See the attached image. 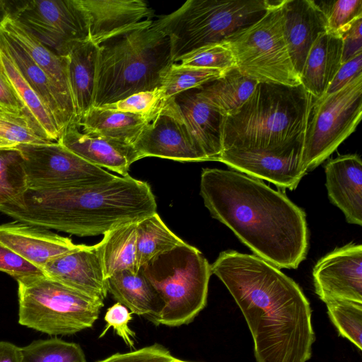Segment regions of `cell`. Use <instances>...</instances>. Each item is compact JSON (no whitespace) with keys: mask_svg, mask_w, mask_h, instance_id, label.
Returning <instances> with one entry per match:
<instances>
[{"mask_svg":"<svg viewBox=\"0 0 362 362\" xmlns=\"http://www.w3.org/2000/svg\"><path fill=\"white\" fill-rule=\"evenodd\" d=\"M169 100L206 161H218L222 151L224 116L203 99L197 89L183 91Z\"/></svg>","mask_w":362,"mask_h":362,"instance_id":"obj_17","label":"cell"},{"mask_svg":"<svg viewBox=\"0 0 362 362\" xmlns=\"http://www.w3.org/2000/svg\"><path fill=\"white\" fill-rule=\"evenodd\" d=\"M313 275L315 293L324 303H362V245L350 243L328 253L315 264Z\"/></svg>","mask_w":362,"mask_h":362,"instance_id":"obj_14","label":"cell"},{"mask_svg":"<svg viewBox=\"0 0 362 362\" xmlns=\"http://www.w3.org/2000/svg\"><path fill=\"white\" fill-rule=\"evenodd\" d=\"M42 271L49 278L92 298L104 302L107 297V279L97 244H80L47 262Z\"/></svg>","mask_w":362,"mask_h":362,"instance_id":"obj_16","label":"cell"},{"mask_svg":"<svg viewBox=\"0 0 362 362\" xmlns=\"http://www.w3.org/2000/svg\"><path fill=\"white\" fill-rule=\"evenodd\" d=\"M186 243L169 229L157 213L139 221L136 226L138 270L155 257Z\"/></svg>","mask_w":362,"mask_h":362,"instance_id":"obj_31","label":"cell"},{"mask_svg":"<svg viewBox=\"0 0 362 362\" xmlns=\"http://www.w3.org/2000/svg\"><path fill=\"white\" fill-rule=\"evenodd\" d=\"M98 46L90 40L75 47L69 57V78L76 124L93 107Z\"/></svg>","mask_w":362,"mask_h":362,"instance_id":"obj_28","label":"cell"},{"mask_svg":"<svg viewBox=\"0 0 362 362\" xmlns=\"http://www.w3.org/2000/svg\"><path fill=\"white\" fill-rule=\"evenodd\" d=\"M327 17V33L336 34L354 19L362 16V0L320 1Z\"/></svg>","mask_w":362,"mask_h":362,"instance_id":"obj_39","label":"cell"},{"mask_svg":"<svg viewBox=\"0 0 362 362\" xmlns=\"http://www.w3.org/2000/svg\"><path fill=\"white\" fill-rule=\"evenodd\" d=\"M156 288L164 308L155 325L179 327L192 322L205 308L211 265L186 243L160 254L139 269Z\"/></svg>","mask_w":362,"mask_h":362,"instance_id":"obj_7","label":"cell"},{"mask_svg":"<svg viewBox=\"0 0 362 362\" xmlns=\"http://www.w3.org/2000/svg\"><path fill=\"white\" fill-rule=\"evenodd\" d=\"M88 17L89 40H108L153 24V11L142 0H80Z\"/></svg>","mask_w":362,"mask_h":362,"instance_id":"obj_15","label":"cell"},{"mask_svg":"<svg viewBox=\"0 0 362 362\" xmlns=\"http://www.w3.org/2000/svg\"><path fill=\"white\" fill-rule=\"evenodd\" d=\"M15 9V0H0V29L7 18L11 17Z\"/></svg>","mask_w":362,"mask_h":362,"instance_id":"obj_47","label":"cell"},{"mask_svg":"<svg viewBox=\"0 0 362 362\" xmlns=\"http://www.w3.org/2000/svg\"><path fill=\"white\" fill-rule=\"evenodd\" d=\"M9 18L59 56H68L89 40L88 17L80 0H15Z\"/></svg>","mask_w":362,"mask_h":362,"instance_id":"obj_11","label":"cell"},{"mask_svg":"<svg viewBox=\"0 0 362 362\" xmlns=\"http://www.w3.org/2000/svg\"><path fill=\"white\" fill-rule=\"evenodd\" d=\"M281 1H273L260 18L226 41L242 74L258 83L296 86L300 79L284 36Z\"/></svg>","mask_w":362,"mask_h":362,"instance_id":"obj_9","label":"cell"},{"mask_svg":"<svg viewBox=\"0 0 362 362\" xmlns=\"http://www.w3.org/2000/svg\"><path fill=\"white\" fill-rule=\"evenodd\" d=\"M313 101L302 85L257 83L247 100L223 118L222 151L228 149L230 163L252 173L296 167Z\"/></svg>","mask_w":362,"mask_h":362,"instance_id":"obj_3","label":"cell"},{"mask_svg":"<svg viewBox=\"0 0 362 362\" xmlns=\"http://www.w3.org/2000/svg\"><path fill=\"white\" fill-rule=\"evenodd\" d=\"M137 222L113 228L105 233L101 241L97 243L106 279L122 270L139 271L136 266Z\"/></svg>","mask_w":362,"mask_h":362,"instance_id":"obj_29","label":"cell"},{"mask_svg":"<svg viewBox=\"0 0 362 362\" xmlns=\"http://www.w3.org/2000/svg\"><path fill=\"white\" fill-rule=\"evenodd\" d=\"M172 60L168 37L153 24L98 46L93 107L160 86Z\"/></svg>","mask_w":362,"mask_h":362,"instance_id":"obj_5","label":"cell"},{"mask_svg":"<svg viewBox=\"0 0 362 362\" xmlns=\"http://www.w3.org/2000/svg\"><path fill=\"white\" fill-rule=\"evenodd\" d=\"M0 271L15 279L45 274L42 269L32 264L0 243Z\"/></svg>","mask_w":362,"mask_h":362,"instance_id":"obj_42","label":"cell"},{"mask_svg":"<svg viewBox=\"0 0 362 362\" xmlns=\"http://www.w3.org/2000/svg\"><path fill=\"white\" fill-rule=\"evenodd\" d=\"M57 142L87 162L123 177L139 160L133 145L85 134L76 123L69 124Z\"/></svg>","mask_w":362,"mask_h":362,"instance_id":"obj_20","label":"cell"},{"mask_svg":"<svg viewBox=\"0 0 362 362\" xmlns=\"http://www.w3.org/2000/svg\"><path fill=\"white\" fill-rule=\"evenodd\" d=\"M162 344L155 343L127 353H117L97 362H171L174 358Z\"/></svg>","mask_w":362,"mask_h":362,"instance_id":"obj_41","label":"cell"},{"mask_svg":"<svg viewBox=\"0 0 362 362\" xmlns=\"http://www.w3.org/2000/svg\"><path fill=\"white\" fill-rule=\"evenodd\" d=\"M132 145L139 159L158 157L180 162L206 161L169 99Z\"/></svg>","mask_w":362,"mask_h":362,"instance_id":"obj_13","label":"cell"},{"mask_svg":"<svg viewBox=\"0 0 362 362\" xmlns=\"http://www.w3.org/2000/svg\"><path fill=\"white\" fill-rule=\"evenodd\" d=\"M240 308L257 362H306L315 335L310 303L279 268L253 255L221 252L211 265Z\"/></svg>","mask_w":362,"mask_h":362,"instance_id":"obj_1","label":"cell"},{"mask_svg":"<svg viewBox=\"0 0 362 362\" xmlns=\"http://www.w3.org/2000/svg\"><path fill=\"white\" fill-rule=\"evenodd\" d=\"M342 40L327 32L320 34L307 55L300 84L313 99L325 95L341 64Z\"/></svg>","mask_w":362,"mask_h":362,"instance_id":"obj_23","label":"cell"},{"mask_svg":"<svg viewBox=\"0 0 362 362\" xmlns=\"http://www.w3.org/2000/svg\"><path fill=\"white\" fill-rule=\"evenodd\" d=\"M362 116V74L341 90L313 99L304 135L302 163L308 172L337 150Z\"/></svg>","mask_w":362,"mask_h":362,"instance_id":"obj_10","label":"cell"},{"mask_svg":"<svg viewBox=\"0 0 362 362\" xmlns=\"http://www.w3.org/2000/svg\"><path fill=\"white\" fill-rule=\"evenodd\" d=\"M0 41L21 73L46 105L59 127L61 135L72 123H76L74 103L66 97L52 79L12 38L0 30Z\"/></svg>","mask_w":362,"mask_h":362,"instance_id":"obj_21","label":"cell"},{"mask_svg":"<svg viewBox=\"0 0 362 362\" xmlns=\"http://www.w3.org/2000/svg\"><path fill=\"white\" fill-rule=\"evenodd\" d=\"M21 354L22 362H87L79 344L57 337L33 341Z\"/></svg>","mask_w":362,"mask_h":362,"instance_id":"obj_34","label":"cell"},{"mask_svg":"<svg viewBox=\"0 0 362 362\" xmlns=\"http://www.w3.org/2000/svg\"><path fill=\"white\" fill-rule=\"evenodd\" d=\"M0 108L15 114L25 113L28 115L24 105L21 103L14 88L11 86V83L9 82L1 67Z\"/></svg>","mask_w":362,"mask_h":362,"instance_id":"obj_45","label":"cell"},{"mask_svg":"<svg viewBox=\"0 0 362 362\" xmlns=\"http://www.w3.org/2000/svg\"><path fill=\"white\" fill-rule=\"evenodd\" d=\"M0 139L16 146L47 144L25 113L15 114L0 108Z\"/></svg>","mask_w":362,"mask_h":362,"instance_id":"obj_36","label":"cell"},{"mask_svg":"<svg viewBox=\"0 0 362 362\" xmlns=\"http://www.w3.org/2000/svg\"><path fill=\"white\" fill-rule=\"evenodd\" d=\"M327 314L339 334L362 349V303L343 299L325 302Z\"/></svg>","mask_w":362,"mask_h":362,"instance_id":"obj_35","label":"cell"},{"mask_svg":"<svg viewBox=\"0 0 362 362\" xmlns=\"http://www.w3.org/2000/svg\"><path fill=\"white\" fill-rule=\"evenodd\" d=\"M281 9L286 42L300 76L313 42L327 32L326 13L320 3L313 0H282Z\"/></svg>","mask_w":362,"mask_h":362,"instance_id":"obj_19","label":"cell"},{"mask_svg":"<svg viewBox=\"0 0 362 362\" xmlns=\"http://www.w3.org/2000/svg\"><path fill=\"white\" fill-rule=\"evenodd\" d=\"M28 189H43L107 182L117 175L94 165L57 141L21 144Z\"/></svg>","mask_w":362,"mask_h":362,"instance_id":"obj_12","label":"cell"},{"mask_svg":"<svg viewBox=\"0 0 362 362\" xmlns=\"http://www.w3.org/2000/svg\"><path fill=\"white\" fill-rule=\"evenodd\" d=\"M171 362H192V361H184V360L177 358L176 357H174V358L171 361Z\"/></svg>","mask_w":362,"mask_h":362,"instance_id":"obj_49","label":"cell"},{"mask_svg":"<svg viewBox=\"0 0 362 362\" xmlns=\"http://www.w3.org/2000/svg\"><path fill=\"white\" fill-rule=\"evenodd\" d=\"M362 16L354 19L336 34L342 40L341 64L362 53Z\"/></svg>","mask_w":362,"mask_h":362,"instance_id":"obj_43","label":"cell"},{"mask_svg":"<svg viewBox=\"0 0 362 362\" xmlns=\"http://www.w3.org/2000/svg\"><path fill=\"white\" fill-rule=\"evenodd\" d=\"M218 69L185 66L173 63L165 73L160 86L164 100L190 89H197L221 77Z\"/></svg>","mask_w":362,"mask_h":362,"instance_id":"obj_33","label":"cell"},{"mask_svg":"<svg viewBox=\"0 0 362 362\" xmlns=\"http://www.w3.org/2000/svg\"><path fill=\"white\" fill-rule=\"evenodd\" d=\"M107 291L132 314L154 323L164 302L151 284L139 270H122L107 279Z\"/></svg>","mask_w":362,"mask_h":362,"instance_id":"obj_24","label":"cell"},{"mask_svg":"<svg viewBox=\"0 0 362 362\" xmlns=\"http://www.w3.org/2000/svg\"><path fill=\"white\" fill-rule=\"evenodd\" d=\"M132 314L127 307L118 302L112 305L105 313L104 320L107 325L99 338L103 337L107 330L112 327L129 347L134 348L136 334L129 326L132 320Z\"/></svg>","mask_w":362,"mask_h":362,"instance_id":"obj_40","label":"cell"},{"mask_svg":"<svg viewBox=\"0 0 362 362\" xmlns=\"http://www.w3.org/2000/svg\"><path fill=\"white\" fill-rule=\"evenodd\" d=\"M16 146H17L15 144H13L10 142H8L5 140L0 139V148H13V147H16Z\"/></svg>","mask_w":362,"mask_h":362,"instance_id":"obj_48","label":"cell"},{"mask_svg":"<svg viewBox=\"0 0 362 362\" xmlns=\"http://www.w3.org/2000/svg\"><path fill=\"white\" fill-rule=\"evenodd\" d=\"M330 202L344 213L349 223L362 224V162L357 154L330 159L325 166Z\"/></svg>","mask_w":362,"mask_h":362,"instance_id":"obj_22","label":"cell"},{"mask_svg":"<svg viewBox=\"0 0 362 362\" xmlns=\"http://www.w3.org/2000/svg\"><path fill=\"white\" fill-rule=\"evenodd\" d=\"M200 194L211 215L256 256L286 269L305 259L306 215L285 193L238 171L204 168Z\"/></svg>","mask_w":362,"mask_h":362,"instance_id":"obj_2","label":"cell"},{"mask_svg":"<svg viewBox=\"0 0 362 362\" xmlns=\"http://www.w3.org/2000/svg\"><path fill=\"white\" fill-rule=\"evenodd\" d=\"M28 189L24 159L16 147L0 148V209L18 202Z\"/></svg>","mask_w":362,"mask_h":362,"instance_id":"obj_32","label":"cell"},{"mask_svg":"<svg viewBox=\"0 0 362 362\" xmlns=\"http://www.w3.org/2000/svg\"><path fill=\"white\" fill-rule=\"evenodd\" d=\"M156 209L148 183L128 175L95 185L28 189L0 212L16 221L85 237L137 222Z\"/></svg>","mask_w":362,"mask_h":362,"instance_id":"obj_4","label":"cell"},{"mask_svg":"<svg viewBox=\"0 0 362 362\" xmlns=\"http://www.w3.org/2000/svg\"><path fill=\"white\" fill-rule=\"evenodd\" d=\"M257 83L234 68L219 78L197 88V91L225 117L235 111L247 100Z\"/></svg>","mask_w":362,"mask_h":362,"instance_id":"obj_30","label":"cell"},{"mask_svg":"<svg viewBox=\"0 0 362 362\" xmlns=\"http://www.w3.org/2000/svg\"><path fill=\"white\" fill-rule=\"evenodd\" d=\"M0 67L40 136L47 141L57 142L61 136V132L55 119L40 96L26 81L1 41Z\"/></svg>","mask_w":362,"mask_h":362,"instance_id":"obj_27","label":"cell"},{"mask_svg":"<svg viewBox=\"0 0 362 362\" xmlns=\"http://www.w3.org/2000/svg\"><path fill=\"white\" fill-rule=\"evenodd\" d=\"M361 74H362V53L341 64L325 95L332 94L341 90Z\"/></svg>","mask_w":362,"mask_h":362,"instance_id":"obj_44","label":"cell"},{"mask_svg":"<svg viewBox=\"0 0 362 362\" xmlns=\"http://www.w3.org/2000/svg\"><path fill=\"white\" fill-rule=\"evenodd\" d=\"M16 280L19 324L49 335H72L92 327L104 306L45 274Z\"/></svg>","mask_w":362,"mask_h":362,"instance_id":"obj_8","label":"cell"},{"mask_svg":"<svg viewBox=\"0 0 362 362\" xmlns=\"http://www.w3.org/2000/svg\"><path fill=\"white\" fill-rule=\"evenodd\" d=\"M180 64L223 72L236 68L234 55L226 40L202 47L184 57Z\"/></svg>","mask_w":362,"mask_h":362,"instance_id":"obj_37","label":"cell"},{"mask_svg":"<svg viewBox=\"0 0 362 362\" xmlns=\"http://www.w3.org/2000/svg\"><path fill=\"white\" fill-rule=\"evenodd\" d=\"M165 103L160 88H157L151 90L136 93L116 103L101 107L141 115L150 122L163 107Z\"/></svg>","mask_w":362,"mask_h":362,"instance_id":"obj_38","label":"cell"},{"mask_svg":"<svg viewBox=\"0 0 362 362\" xmlns=\"http://www.w3.org/2000/svg\"><path fill=\"white\" fill-rule=\"evenodd\" d=\"M0 243L42 270L49 261L79 246L47 228L16 220L0 225Z\"/></svg>","mask_w":362,"mask_h":362,"instance_id":"obj_18","label":"cell"},{"mask_svg":"<svg viewBox=\"0 0 362 362\" xmlns=\"http://www.w3.org/2000/svg\"><path fill=\"white\" fill-rule=\"evenodd\" d=\"M0 362H22L21 348L11 342L0 341Z\"/></svg>","mask_w":362,"mask_h":362,"instance_id":"obj_46","label":"cell"},{"mask_svg":"<svg viewBox=\"0 0 362 362\" xmlns=\"http://www.w3.org/2000/svg\"><path fill=\"white\" fill-rule=\"evenodd\" d=\"M0 30L23 48L63 93L74 103L69 78L68 56L57 54L42 44L17 21L11 18L6 20Z\"/></svg>","mask_w":362,"mask_h":362,"instance_id":"obj_25","label":"cell"},{"mask_svg":"<svg viewBox=\"0 0 362 362\" xmlns=\"http://www.w3.org/2000/svg\"><path fill=\"white\" fill-rule=\"evenodd\" d=\"M269 0H188L153 21L168 37L172 60L180 62L195 50L226 40L252 24L268 10Z\"/></svg>","mask_w":362,"mask_h":362,"instance_id":"obj_6","label":"cell"},{"mask_svg":"<svg viewBox=\"0 0 362 362\" xmlns=\"http://www.w3.org/2000/svg\"><path fill=\"white\" fill-rule=\"evenodd\" d=\"M148 122L141 115L93 107L77 124L85 134L132 145Z\"/></svg>","mask_w":362,"mask_h":362,"instance_id":"obj_26","label":"cell"}]
</instances>
